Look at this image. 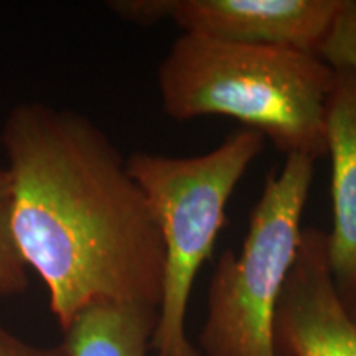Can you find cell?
I'll return each mask as SVG.
<instances>
[{
	"mask_svg": "<svg viewBox=\"0 0 356 356\" xmlns=\"http://www.w3.org/2000/svg\"><path fill=\"white\" fill-rule=\"evenodd\" d=\"M0 142L13 243L61 330L95 304L157 309L162 234L113 140L86 115L22 102Z\"/></svg>",
	"mask_w": 356,
	"mask_h": 356,
	"instance_id": "1",
	"label": "cell"
},
{
	"mask_svg": "<svg viewBox=\"0 0 356 356\" xmlns=\"http://www.w3.org/2000/svg\"><path fill=\"white\" fill-rule=\"evenodd\" d=\"M335 70L315 53L180 35L160 61L162 109L175 121L226 115L280 152L327 154V104Z\"/></svg>",
	"mask_w": 356,
	"mask_h": 356,
	"instance_id": "2",
	"label": "cell"
},
{
	"mask_svg": "<svg viewBox=\"0 0 356 356\" xmlns=\"http://www.w3.org/2000/svg\"><path fill=\"white\" fill-rule=\"evenodd\" d=\"M262 149L264 136L244 127L197 157L136 152L127 159L129 173L144 191L163 243L155 356H202L186 335L191 289L213 254L231 195Z\"/></svg>",
	"mask_w": 356,
	"mask_h": 356,
	"instance_id": "3",
	"label": "cell"
},
{
	"mask_svg": "<svg viewBox=\"0 0 356 356\" xmlns=\"http://www.w3.org/2000/svg\"><path fill=\"white\" fill-rule=\"evenodd\" d=\"M312 178L314 160L304 155H287L282 168L267 175L241 252H222L211 275L202 355L279 356L275 312L299 254Z\"/></svg>",
	"mask_w": 356,
	"mask_h": 356,
	"instance_id": "4",
	"label": "cell"
},
{
	"mask_svg": "<svg viewBox=\"0 0 356 356\" xmlns=\"http://www.w3.org/2000/svg\"><path fill=\"white\" fill-rule=\"evenodd\" d=\"M346 0H162L185 33L318 55Z\"/></svg>",
	"mask_w": 356,
	"mask_h": 356,
	"instance_id": "5",
	"label": "cell"
},
{
	"mask_svg": "<svg viewBox=\"0 0 356 356\" xmlns=\"http://www.w3.org/2000/svg\"><path fill=\"white\" fill-rule=\"evenodd\" d=\"M279 356H356V323L327 264V233L302 231L275 312Z\"/></svg>",
	"mask_w": 356,
	"mask_h": 356,
	"instance_id": "6",
	"label": "cell"
},
{
	"mask_svg": "<svg viewBox=\"0 0 356 356\" xmlns=\"http://www.w3.org/2000/svg\"><path fill=\"white\" fill-rule=\"evenodd\" d=\"M325 129L333 210L327 264L338 293L350 307L356 299V71L335 70Z\"/></svg>",
	"mask_w": 356,
	"mask_h": 356,
	"instance_id": "7",
	"label": "cell"
},
{
	"mask_svg": "<svg viewBox=\"0 0 356 356\" xmlns=\"http://www.w3.org/2000/svg\"><path fill=\"white\" fill-rule=\"evenodd\" d=\"M157 309L136 304H95L65 328L68 356H150Z\"/></svg>",
	"mask_w": 356,
	"mask_h": 356,
	"instance_id": "8",
	"label": "cell"
},
{
	"mask_svg": "<svg viewBox=\"0 0 356 356\" xmlns=\"http://www.w3.org/2000/svg\"><path fill=\"white\" fill-rule=\"evenodd\" d=\"M29 287V269L22 262L10 229V195L3 168H0V297L24 293Z\"/></svg>",
	"mask_w": 356,
	"mask_h": 356,
	"instance_id": "9",
	"label": "cell"
},
{
	"mask_svg": "<svg viewBox=\"0 0 356 356\" xmlns=\"http://www.w3.org/2000/svg\"><path fill=\"white\" fill-rule=\"evenodd\" d=\"M318 56L333 70L356 71V2L346 0Z\"/></svg>",
	"mask_w": 356,
	"mask_h": 356,
	"instance_id": "10",
	"label": "cell"
},
{
	"mask_svg": "<svg viewBox=\"0 0 356 356\" xmlns=\"http://www.w3.org/2000/svg\"><path fill=\"white\" fill-rule=\"evenodd\" d=\"M0 356H68L65 345H35L0 323Z\"/></svg>",
	"mask_w": 356,
	"mask_h": 356,
	"instance_id": "11",
	"label": "cell"
},
{
	"mask_svg": "<svg viewBox=\"0 0 356 356\" xmlns=\"http://www.w3.org/2000/svg\"><path fill=\"white\" fill-rule=\"evenodd\" d=\"M348 312H350L351 318H353V320H355V323H356V299H355L353 304H351V305L348 307Z\"/></svg>",
	"mask_w": 356,
	"mask_h": 356,
	"instance_id": "12",
	"label": "cell"
}]
</instances>
